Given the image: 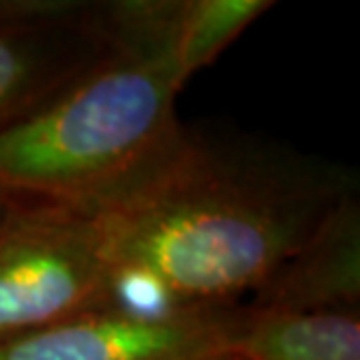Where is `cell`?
Listing matches in <instances>:
<instances>
[{
	"label": "cell",
	"mask_w": 360,
	"mask_h": 360,
	"mask_svg": "<svg viewBox=\"0 0 360 360\" xmlns=\"http://www.w3.org/2000/svg\"><path fill=\"white\" fill-rule=\"evenodd\" d=\"M271 0H115L101 3L115 47L162 63L176 84L211 66Z\"/></svg>",
	"instance_id": "6"
},
{
	"label": "cell",
	"mask_w": 360,
	"mask_h": 360,
	"mask_svg": "<svg viewBox=\"0 0 360 360\" xmlns=\"http://www.w3.org/2000/svg\"><path fill=\"white\" fill-rule=\"evenodd\" d=\"M236 307L143 316L108 304L5 344L0 360H213L229 354Z\"/></svg>",
	"instance_id": "5"
},
{
	"label": "cell",
	"mask_w": 360,
	"mask_h": 360,
	"mask_svg": "<svg viewBox=\"0 0 360 360\" xmlns=\"http://www.w3.org/2000/svg\"><path fill=\"white\" fill-rule=\"evenodd\" d=\"M178 91L162 63L117 47L0 131V197L89 206L117 197L183 141Z\"/></svg>",
	"instance_id": "2"
},
{
	"label": "cell",
	"mask_w": 360,
	"mask_h": 360,
	"mask_svg": "<svg viewBox=\"0 0 360 360\" xmlns=\"http://www.w3.org/2000/svg\"><path fill=\"white\" fill-rule=\"evenodd\" d=\"M213 360H241V358H236V356H220V358H213Z\"/></svg>",
	"instance_id": "7"
},
{
	"label": "cell",
	"mask_w": 360,
	"mask_h": 360,
	"mask_svg": "<svg viewBox=\"0 0 360 360\" xmlns=\"http://www.w3.org/2000/svg\"><path fill=\"white\" fill-rule=\"evenodd\" d=\"M354 192L347 171L264 150L183 141L98 204L112 274L169 309L236 307L267 283Z\"/></svg>",
	"instance_id": "1"
},
{
	"label": "cell",
	"mask_w": 360,
	"mask_h": 360,
	"mask_svg": "<svg viewBox=\"0 0 360 360\" xmlns=\"http://www.w3.org/2000/svg\"><path fill=\"white\" fill-rule=\"evenodd\" d=\"M5 204H7V199H5V197H0V213H3V208H5Z\"/></svg>",
	"instance_id": "8"
},
{
	"label": "cell",
	"mask_w": 360,
	"mask_h": 360,
	"mask_svg": "<svg viewBox=\"0 0 360 360\" xmlns=\"http://www.w3.org/2000/svg\"><path fill=\"white\" fill-rule=\"evenodd\" d=\"M101 3L0 0V131L115 52Z\"/></svg>",
	"instance_id": "4"
},
{
	"label": "cell",
	"mask_w": 360,
	"mask_h": 360,
	"mask_svg": "<svg viewBox=\"0 0 360 360\" xmlns=\"http://www.w3.org/2000/svg\"><path fill=\"white\" fill-rule=\"evenodd\" d=\"M98 206L7 199L0 213V347L110 302Z\"/></svg>",
	"instance_id": "3"
}]
</instances>
